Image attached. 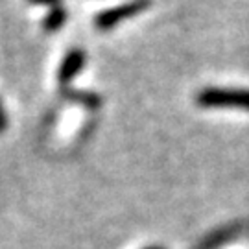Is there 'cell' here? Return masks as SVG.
<instances>
[{
    "mask_svg": "<svg viewBox=\"0 0 249 249\" xmlns=\"http://www.w3.org/2000/svg\"><path fill=\"white\" fill-rule=\"evenodd\" d=\"M196 104L203 109H242V111H249V89L205 87L196 94Z\"/></svg>",
    "mask_w": 249,
    "mask_h": 249,
    "instance_id": "1",
    "label": "cell"
},
{
    "mask_svg": "<svg viewBox=\"0 0 249 249\" xmlns=\"http://www.w3.org/2000/svg\"><path fill=\"white\" fill-rule=\"evenodd\" d=\"M150 6L151 0H129V2L120 4V6H115V8L104 9L94 17V26L102 32H109V30L116 28L120 22H124L127 18L137 17L139 13L146 11Z\"/></svg>",
    "mask_w": 249,
    "mask_h": 249,
    "instance_id": "2",
    "label": "cell"
},
{
    "mask_svg": "<svg viewBox=\"0 0 249 249\" xmlns=\"http://www.w3.org/2000/svg\"><path fill=\"white\" fill-rule=\"evenodd\" d=\"M85 61H87L85 50H81V48L69 50L67 55L63 57L59 69H57V81H59V85L61 87H69V83L78 76V72L83 71Z\"/></svg>",
    "mask_w": 249,
    "mask_h": 249,
    "instance_id": "3",
    "label": "cell"
},
{
    "mask_svg": "<svg viewBox=\"0 0 249 249\" xmlns=\"http://www.w3.org/2000/svg\"><path fill=\"white\" fill-rule=\"evenodd\" d=\"M61 96L71 102H76L89 111H96L102 107V96L92 90H74L71 87H61Z\"/></svg>",
    "mask_w": 249,
    "mask_h": 249,
    "instance_id": "4",
    "label": "cell"
},
{
    "mask_svg": "<svg viewBox=\"0 0 249 249\" xmlns=\"http://www.w3.org/2000/svg\"><path fill=\"white\" fill-rule=\"evenodd\" d=\"M67 17H69V13H67V9L63 8V6H55L48 11V15L45 17L43 20V28H45V32L48 34H53V32H57V30H61L65 26V22H67Z\"/></svg>",
    "mask_w": 249,
    "mask_h": 249,
    "instance_id": "5",
    "label": "cell"
},
{
    "mask_svg": "<svg viewBox=\"0 0 249 249\" xmlns=\"http://www.w3.org/2000/svg\"><path fill=\"white\" fill-rule=\"evenodd\" d=\"M28 2H32L36 6H48L50 9L55 6H61V0H28Z\"/></svg>",
    "mask_w": 249,
    "mask_h": 249,
    "instance_id": "6",
    "label": "cell"
},
{
    "mask_svg": "<svg viewBox=\"0 0 249 249\" xmlns=\"http://www.w3.org/2000/svg\"><path fill=\"white\" fill-rule=\"evenodd\" d=\"M6 127H8V115H6L4 107L0 106V133L6 131Z\"/></svg>",
    "mask_w": 249,
    "mask_h": 249,
    "instance_id": "7",
    "label": "cell"
},
{
    "mask_svg": "<svg viewBox=\"0 0 249 249\" xmlns=\"http://www.w3.org/2000/svg\"><path fill=\"white\" fill-rule=\"evenodd\" d=\"M148 249H155V248H148Z\"/></svg>",
    "mask_w": 249,
    "mask_h": 249,
    "instance_id": "8",
    "label": "cell"
},
{
    "mask_svg": "<svg viewBox=\"0 0 249 249\" xmlns=\"http://www.w3.org/2000/svg\"><path fill=\"white\" fill-rule=\"evenodd\" d=\"M155 249H160V248H155Z\"/></svg>",
    "mask_w": 249,
    "mask_h": 249,
    "instance_id": "9",
    "label": "cell"
}]
</instances>
